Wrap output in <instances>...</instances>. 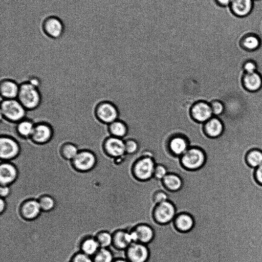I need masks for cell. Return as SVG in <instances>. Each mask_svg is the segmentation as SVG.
<instances>
[{"label": "cell", "mask_w": 262, "mask_h": 262, "mask_svg": "<svg viewBox=\"0 0 262 262\" xmlns=\"http://www.w3.org/2000/svg\"><path fill=\"white\" fill-rule=\"evenodd\" d=\"M95 238L100 248H110L112 247L113 235L110 231H100L96 235Z\"/></svg>", "instance_id": "f546056e"}, {"label": "cell", "mask_w": 262, "mask_h": 262, "mask_svg": "<svg viewBox=\"0 0 262 262\" xmlns=\"http://www.w3.org/2000/svg\"><path fill=\"white\" fill-rule=\"evenodd\" d=\"M103 149L110 157L117 158L126 154L125 142L120 138L108 136L103 143Z\"/></svg>", "instance_id": "8fae6325"}, {"label": "cell", "mask_w": 262, "mask_h": 262, "mask_svg": "<svg viewBox=\"0 0 262 262\" xmlns=\"http://www.w3.org/2000/svg\"><path fill=\"white\" fill-rule=\"evenodd\" d=\"M39 206L42 211L49 212L55 207L56 202L52 196L48 195H43L38 200Z\"/></svg>", "instance_id": "1f68e13d"}, {"label": "cell", "mask_w": 262, "mask_h": 262, "mask_svg": "<svg viewBox=\"0 0 262 262\" xmlns=\"http://www.w3.org/2000/svg\"><path fill=\"white\" fill-rule=\"evenodd\" d=\"M11 192L9 186H1L0 195L1 198L5 199L10 194Z\"/></svg>", "instance_id": "74e56055"}, {"label": "cell", "mask_w": 262, "mask_h": 262, "mask_svg": "<svg viewBox=\"0 0 262 262\" xmlns=\"http://www.w3.org/2000/svg\"><path fill=\"white\" fill-rule=\"evenodd\" d=\"M125 256L129 262H147L150 252L147 245L133 243L125 250Z\"/></svg>", "instance_id": "9c48e42d"}, {"label": "cell", "mask_w": 262, "mask_h": 262, "mask_svg": "<svg viewBox=\"0 0 262 262\" xmlns=\"http://www.w3.org/2000/svg\"><path fill=\"white\" fill-rule=\"evenodd\" d=\"M244 69L247 74H251L256 72L257 65L255 62L252 60L246 61L243 66Z\"/></svg>", "instance_id": "8d00e7d4"}, {"label": "cell", "mask_w": 262, "mask_h": 262, "mask_svg": "<svg viewBox=\"0 0 262 262\" xmlns=\"http://www.w3.org/2000/svg\"><path fill=\"white\" fill-rule=\"evenodd\" d=\"M125 152L127 155L135 154L139 148V145L136 141L133 139H128L124 141Z\"/></svg>", "instance_id": "e575fe53"}, {"label": "cell", "mask_w": 262, "mask_h": 262, "mask_svg": "<svg viewBox=\"0 0 262 262\" xmlns=\"http://www.w3.org/2000/svg\"><path fill=\"white\" fill-rule=\"evenodd\" d=\"M69 262H94L92 257L87 255L81 252L74 254Z\"/></svg>", "instance_id": "d590c367"}, {"label": "cell", "mask_w": 262, "mask_h": 262, "mask_svg": "<svg viewBox=\"0 0 262 262\" xmlns=\"http://www.w3.org/2000/svg\"><path fill=\"white\" fill-rule=\"evenodd\" d=\"M16 166L10 161H4L0 166L1 186H10L18 177Z\"/></svg>", "instance_id": "5bb4252c"}, {"label": "cell", "mask_w": 262, "mask_h": 262, "mask_svg": "<svg viewBox=\"0 0 262 262\" xmlns=\"http://www.w3.org/2000/svg\"><path fill=\"white\" fill-rule=\"evenodd\" d=\"M232 0H214V2L219 7L222 8H228Z\"/></svg>", "instance_id": "ab89813d"}, {"label": "cell", "mask_w": 262, "mask_h": 262, "mask_svg": "<svg viewBox=\"0 0 262 262\" xmlns=\"http://www.w3.org/2000/svg\"><path fill=\"white\" fill-rule=\"evenodd\" d=\"M193 118L199 122H207L213 115L210 104L207 101H200L195 103L191 108Z\"/></svg>", "instance_id": "2e32d148"}, {"label": "cell", "mask_w": 262, "mask_h": 262, "mask_svg": "<svg viewBox=\"0 0 262 262\" xmlns=\"http://www.w3.org/2000/svg\"><path fill=\"white\" fill-rule=\"evenodd\" d=\"M41 29L46 37L57 40L63 36L65 27L63 22L59 17L49 15L42 20Z\"/></svg>", "instance_id": "5b68a950"}, {"label": "cell", "mask_w": 262, "mask_h": 262, "mask_svg": "<svg viewBox=\"0 0 262 262\" xmlns=\"http://www.w3.org/2000/svg\"><path fill=\"white\" fill-rule=\"evenodd\" d=\"M1 111L2 117L15 123L24 119L27 113V110L16 99L2 100Z\"/></svg>", "instance_id": "7a4b0ae2"}, {"label": "cell", "mask_w": 262, "mask_h": 262, "mask_svg": "<svg viewBox=\"0 0 262 262\" xmlns=\"http://www.w3.org/2000/svg\"><path fill=\"white\" fill-rule=\"evenodd\" d=\"M53 133L52 128L50 125L46 123H38L35 124L30 138L36 143L43 144L50 141Z\"/></svg>", "instance_id": "9a60e30c"}, {"label": "cell", "mask_w": 262, "mask_h": 262, "mask_svg": "<svg viewBox=\"0 0 262 262\" xmlns=\"http://www.w3.org/2000/svg\"><path fill=\"white\" fill-rule=\"evenodd\" d=\"M254 7V0H232L228 8L234 16L242 18L249 16Z\"/></svg>", "instance_id": "7c38bea8"}, {"label": "cell", "mask_w": 262, "mask_h": 262, "mask_svg": "<svg viewBox=\"0 0 262 262\" xmlns=\"http://www.w3.org/2000/svg\"><path fill=\"white\" fill-rule=\"evenodd\" d=\"M92 258L94 262H113L115 257L110 248H100Z\"/></svg>", "instance_id": "83f0119b"}, {"label": "cell", "mask_w": 262, "mask_h": 262, "mask_svg": "<svg viewBox=\"0 0 262 262\" xmlns=\"http://www.w3.org/2000/svg\"><path fill=\"white\" fill-rule=\"evenodd\" d=\"M154 158L143 156L138 159L134 164L132 172L134 176L138 180L145 181L153 178L154 169L156 165Z\"/></svg>", "instance_id": "277c9868"}, {"label": "cell", "mask_w": 262, "mask_h": 262, "mask_svg": "<svg viewBox=\"0 0 262 262\" xmlns=\"http://www.w3.org/2000/svg\"><path fill=\"white\" fill-rule=\"evenodd\" d=\"M243 83L247 90L255 92L262 86V78L257 72L251 74L246 73L243 78Z\"/></svg>", "instance_id": "cb8c5ba5"}, {"label": "cell", "mask_w": 262, "mask_h": 262, "mask_svg": "<svg viewBox=\"0 0 262 262\" xmlns=\"http://www.w3.org/2000/svg\"><path fill=\"white\" fill-rule=\"evenodd\" d=\"M168 173V169L164 165L157 163L154 169L153 177L162 181Z\"/></svg>", "instance_id": "d6a6232c"}, {"label": "cell", "mask_w": 262, "mask_h": 262, "mask_svg": "<svg viewBox=\"0 0 262 262\" xmlns=\"http://www.w3.org/2000/svg\"><path fill=\"white\" fill-rule=\"evenodd\" d=\"M112 247L115 251H125L132 243L129 231L119 229L112 233Z\"/></svg>", "instance_id": "e0dca14e"}, {"label": "cell", "mask_w": 262, "mask_h": 262, "mask_svg": "<svg viewBox=\"0 0 262 262\" xmlns=\"http://www.w3.org/2000/svg\"><path fill=\"white\" fill-rule=\"evenodd\" d=\"M108 130L112 136L120 138L127 133V126L122 121L116 120L108 125Z\"/></svg>", "instance_id": "f1b7e54d"}, {"label": "cell", "mask_w": 262, "mask_h": 262, "mask_svg": "<svg viewBox=\"0 0 262 262\" xmlns=\"http://www.w3.org/2000/svg\"><path fill=\"white\" fill-rule=\"evenodd\" d=\"M239 44L244 50L254 51L258 50L262 43V39L258 34L247 32L239 39Z\"/></svg>", "instance_id": "ac0fdd59"}, {"label": "cell", "mask_w": 262, "mask_h": 262, "mask_svg": "<svg viewBox=\"0 0 262 262\" xmlns=\"http://www.w3.org/2000/svg\"><path fill=\"white\" fill-rule=\"evenodd\" d=\"M209 104L213 116L217 117L223 113L224 111V105L222 102L219 100H213Z\"/></svg>", "instance_id": "836d02e7"}, {"label": "cell", "mask_w": 262, "mask_h": 262, "mask_svg": "<svg viewBox=\"0 0 262 262\" xmlns=\"http://www.w3.org/2000/svg\"><path fill=\"white\" fill-rule=\"evenodd\" d=\"M173 223L176 228L181 232H188L191 231L194 226L193 216L187 212L178 213Z\"/></svg>", "instance_id": "d6986e66"}, {"label": "cell", "mask_w": 262, "mask_h": 262, "mask_svg": "<svg viewBox=\"0 0 262 262\" xmlns=\"http://www.w3.org/2000/svg\"><path fill=\"white\" fill-rule=\"evenodd\" d=\"M0 205V212L2 214L5 211L6 208V203L4 199L1 198Z\"/></svg>", "instance_id": "60d3db41"}, {"label": "cell", "mask_w": 262, "mask_h": 262, "mask_svg": "<svg viewBox=\"0 0 262 262\" xmlns=\"http://www.w3.org/2000/svg\"><path fill=\"white\" fill-rule=\"evenodd\" d=\"M248 165L256 168L262 164V152L258 149H253L248 152L246 157Z\"/></svg>", "instance_id": "4dcf8cb0"}, {"label": "cell", "mask_w": 262, "mask_h": 262, "mask_svg": "<svg viewBox=\"0 0 262 262\" xmlns=\"http://www.w3.org/2000/svg\"><path fill=\"white\" fill-rule=\"evenodd\" d=\"M177 214L175 205L170 201L156 204L153 211L155 221L161 225L172 222Z\"/></svg>", "instance_id": "52a82bcc"}, {"label": "cell", "mask_w": 262, "mask_h": 262, "mask_svg": "<svg viewBox=\"0 0 262 262\" xmlns=\"http://www.w3.org/2000/svg\"><path fill=\"white\" fill-rule=\"evenodd\" d=\"M19 86L17 82L11 79H1V93L3 99L17 98Z\"/></svg>", "instance_id": "ffe728a7"}, {"label": "cell", "mask_w": 262, "mask_h": 262, "mask_svg": "<svg viewBox=\"0 0 262 262\" xmlns=\"http://www.w3.org/2000/svg\"><path fill=\"white\" fill-rule=\"evenodd\" d=\"M255 177L257 182L262 185V164L256 168Z\"/></svg>", "instance_id": "f35d334b"}, {"label": "cell", "mask_w": 262, "mask_h": 262, "mask_svg": "<svg viewBox=\"0 0 262 262\" xmlns=\"http://www.w3.org/2000/svg\"><path fill=\"white\" fill-rule=\"evenodd\" d=\"M18 100L27 110L37 108L41 102V94L38 88L28 82L19 85Z\"/></svg>", "instance_id": "6da1fadb"}, {"label": "cell", "mask_w": 262, "mask_h": 262, "mask_svg": "<svg viewBox=\"0 0 262 262\" xmlns=\"http://www.w3.org/2000/svg\"><path fill=\"white\" fill-rule=\"evenodd\" d=\"M113 262H129L125 258L123 257H117L115 258Z\"/></svg>", "instance_id": "b9f144b4"}, {"label": "cell", "mask_w": 262, "mask_h": 262, "mask_svg": "<svg viewBox=\"0 0 262 262\" xmlns=\"http://www.w3.org/2000/svg\"><path fill=\"white\" fill-rule=\"evenodd\" d=\"M100 248L95 237H86L80 244V252L91 257H93Z\"/></svg>", "instance_id": "484cf974"}, {"label": "cell", "mask_w": 262, "mask_h": 262, "mask_svg": "<svg viewBox=\"0 0 262 262\" xmlns=\"http://www.w3.org/2000/svg\"><path fill=\"white\" fill-rule=\"evenodd\" d=\"M95 113L100 121L108 125L117 120L119 115L115 104L106 101H101L97 104Z\"/></svg>", "instance_id": "30bf717a"}, {"label": "cell", "mask_w": 262, "mask_h": 262, "mask_svg": "<svg viewBox=\"0 0 262 262\" xmlns=\"http://www.w3.org/2000/svg\"><path fill=\"white\" fill-rule=\"evenodd\" d=\"M162 182L166 189L170 192L179 191L183 185V181L181 177L171 172H169L163 179Z\"/></svg>", "instance_id": "603a6c76"}, {"label": "cell", "mask_w": 262, "mask_h": 262, "mask_svg": "<svg viewBox=\"0 0 262 262\" xmlns=\"http://www.w3.org/2000/svg\"><path fill=\"white\" fill-rule=\"evenodd\" d=\"M182 167L189 171H195L201 169L206 160L205 152L202 148L191 147L180 157Z\"/></svg>", "instance_id": "3957f363"}, {"label": "cell", "mask_w": 262, "mask_h": 262, "mask_svg": "<svg viewBox=\"0 0 262 262\" xmlns=\"http://www.w3.org/2000/svg\"><path fill=\"white\" fill-rule=\"evenodd\" d=\"M204 132L210 138H217L223 132L224 126L221 120L218 118L213 116L206 122L204 126Z\"/></svg>", "instance_id": "44dd1931"}, {"label": "cell", "mask_w": 262, "mask_h": 262, "mask_svg": "<svg viewBox=\"0 0 262 262\" xmlns=\"http://www.w3.org/2000/svg\"><path fill=\"white\" fill-rule=\"evenodd\" d=\"M19 211L20 216L24 220L32 221L37 219L42 211L38 200L29 199L21 203Z\"/></svg>", "instance_id": "4fadbf2b"}, {"label": "cell", "mask_w": 262, "mask_h": 262, "mask_svg": "<svg viewBox=\"0 0 262 262\" xmlns=\"http://www.w3.org/2000/svg\"><path fill=\"white\" fill-rule=\"evenodd\" d=\"M97 163L95 154L89 150H79L76 156L71 161L74 169L80 172H88L94 168Z\"/></svg>", "instance_id": "8992f818"}, {"label": "cell", "mask_w": 262, "mask_h": 262, "mask_svg": "<svg viewBox=\"0 0 262 262\" xmlns=\"http://www.w3.org/2000/svg\"><path fill=\"white\" fill-rule=\"evenodd\" d=\"M170 152L174 156L180 157L188 149L187 141L182 137L176 136L170 141Z\"/></svg>", "instance_id": "d4e9b609"}, {"label": "cell", "mask_w": 262, "mask_h": 262, "mask_svg": "<svg viewBox=\"0 0 262 262\" xmlns=\"http://www.w3.org/2000/svg\"><path fill=\"white\" fill-rule=\"evenodd\" d=\"M132 230H134L137 233L139 242L145 245L150 243L155 237L154 229L146 224H139Z\"/></svg>", "instance_id": "7402d4cb"}, {"label": "cell", "mask_w": 262, "mask_h": 262, "mask_svg": "<svg viewBox=\"0 0 262 262\" xmlns=\"http://www.w3.org/2000/svg\"><path fill=\"white\" fill-rule=\"evenodd\" d=\"M35 124L31 120L25 118L16 123L15 128L17 133L22 137L30 138L33 132Z\"/></svg>", "instance_id": "4316f807"}, {"label": "cell", "mask_w": 262, "mask_h": 262, "mask_svg": "<svg viewBox=\"0 0 262 262\" xmlns=\"http://www.w3.org/2000/svg\"><path fill=\"white\" fill-rule=\"evenodd\" d=\"M254 1H260V0H254Z\"/></svg>", "instance_id": "7bdbcfd3"}, {"label": "cell", "mask_w": 262, "mask_h": 262, "mask_svg": "<svg viewBox=\"0 0 262 262\" xmlns=\"http://www.w3.org/2000/svg\"><path fill=\"white\" fill-rule=\"evenodd\" d=\"M20 147L18 142L13 138L2 135L0 138V157L4 161H11L18 157Z\"/></svg>", "instance_id": "ba28073f"}]
</instances>
